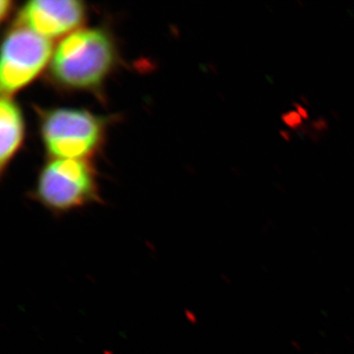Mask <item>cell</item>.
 I'll use <instances>...</instances> for the list:
<instances>
[{
    "label": "cell",
    "mask_w": 354,
    "mask_h": 354,
    "mask_svg": "<svg viewBox=\"0 0 354 354\" xmlns=\"http://www.w3.org/2000/svg\"><path fill=\"white\" fill-rule=\"evenodd\" d=\"M50 39L18 26L2 44L0 85L3 95L26 87L43 71L53 55Z\"/></svg>",
    "instance_id": "obj_4"
},
{
    "label": "cell",
    "mask_w": 354,
    "mask_h": 354,
    "mask_svg": "<svg viewBox=\"0 0 354 354\" xmlns=\"http://www.w3.org/2000/svg\"><path fill=\"white\" fill-rule=\"evenodd\" d=\"M85 6L74 0H35L23 6L19 24L44 38H57L77 29L85 20Z\"/></svg>",
    "instance_id": "obj_5"
},
{
    "label": "cell",
    "mask_w": 354,
    "mask_h": 354,
    "mask_svg": "<svg viewBox=\"0 0 354 354\" xmlns=\"http://www.w3.org/2000/svg\"><path fill=\"white\" fill-rule=\"evenodd\" d=\"M115 62V48L106 32L85 29L62 39L50 59V73L60 85L77 90L99 87Z\"/></svg>",
    "instance_id": "obj_1"
},
{
    "label": "cell",
    "mask_w": 354,
    "mask_h": 354,
    "mask_svg": "<svg viewBox=\"0 0 354 354\" xmlns=\"http://www.w3.org/2000/svg\"><path fill=\"white\" fill-rule=\"evenodd\" d=\"M295 111H297L298 114H299L302 118H308V113H307L306 109H305L304 106H300V104H295Z\"/></svg>",
    "instance_id": "obj_9"
},
{
    "label": "cell",
    "mask_w": 354,
    "mask_h": 354,
    "mask_svg": "<svg viewBox=\"0 0 354 354\" xmlns=\"http://www.w3.org/2000/svg\"><path fill=\"white\" fill-rule=\"evenodd\" d=\"M35 198L58 216L97 202L99 191L94 171L83 160H51L41 172Z\"/></svg>",
    "instance_id": "obj_2"
},
{
    "label": "cell",
    "mask_w": 354,
    "mask_h": 354,
    "mask_svg": "<svg viewBox=\"0 0 354 354\" xmlns=\"http://www.w3.org/2000/svg\"><path fill=\"white\" fill-rule=\"evenodd\" d=\"M302 120L304 118L298 114L297 111H288L283 114V121L286 125H288V127L291 128H297L301 124Z\"/></svg>",
    "instance_id": "obj_7"
},
{
    "label": "cell",
    "mask_w": 354,
    "mask_h": 354,
    "mask_svg": "<svg viewBox=\"0 0 354 354\" xmlns=\"http://www.w3.org/2000/svg\"><path fill=\"white\" fill-rule=\"evenodd\" d=\"M0 165L3 169L17 152L24 137V120L17 104L8 97L0 102Z\"/></svg>",
    "instance_id": "obj_6"
},
{
    "label": "cell",
    "mask_w": 354,
    "mask_h": 354,
    "mask_svg": "<svg viewBox=\"0 0 354 354\" xmlns=\"http://www.w3.org/2000/svg\"><path fill=\"white\" fill-rule=\"evenodd\" d=\"M11 2L10 1H1V8H0V10H1V18L2 19H4V18L6 17L7 13H9V11H10L11 9Z\"/></svg>",
    "instance_id": "obj_8"
},
{
    "label": "cell",
    "mask_w": 354,
    "mask_h": 354,
    "mask_svg": "<svg viewBox=\"0 0 354 354\" xmlns=\"http://www.w3.org/2000/svg\"><path fill=\"white\" fill-rule=\"evenodd\" d=\"M314 124L317 125V129H324V128H325L326 127H327V124H326V122H325V120H317L315 123H314Z\"/></svg>",
    "instance_id": "obj_10"
},
{
    "label": "cell",
    "mask_w": 354,
    "mask_h": 354,
    "mask_svg": "<svg viewBox=\"0 0 354 354\" xmlns=\"http://www.w3.org/2000/svg\"><path fill=\"white\" fill-rule=\"evenodd\" d=\"M104 127L102 120L88 111L59 109L46 114L41 131L51 156L82 160L99 148Z\"/></svg>",
    "instance_id": "obj_3"
}]
</instances>
